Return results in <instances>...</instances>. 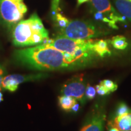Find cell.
<instances>
[{"instance_id":"cell-1","label":"cell","mask_w":131,"mask_h":131,"mask_svg":"<svg viewBox=\"0 0 131 131\" xmlns=\"http://www.w3.org/2000/svg\"><path fill=\"white\" fill-rule=\"evenodd\" d=\"M12 58L16 64L42 72L77 69L90 61L44 45L15 50Z\"/></svg>"},{"instance_id":"cell-2","label":"cell","mask_w":131,"mask_h":131,"mask_svg":"<svg viewBox=\"0 0 131 131\" xmlns=\"http://www.w3.org/2000/svg\"><path fill=\"white\" fill-rule=\"evenodd\" d=\"M11 32L12 43L17 47L37 46L46 43L50 39L49 32L36 12L28 19L18 23Z\"/></svg>"},{"instance_id":"cell-3","label":"cell","mask_w":131,"mask_h":131,"mask_svg":"<svg viewBox=\"0 0 131 131\" xmlns=\"http://www.w3.org/2000/svg\"><path fill=\"white\" fill-rule=\"evenodd\" d=\"M94 41L92 39L75 40L57 35L54 38L49 39L43 45L69 53L77 58L90 61L95 53L93 49Z\"/></svg>"},{"instance_id":"cell-4","label":"cell","mask_w":131,"mask_h":131,"mask_svg":"<svg viewBox=\"0 0 131 131\" xmlns=\"http://www.w3.org/2000/svg\"><path fill=\"white\" fill-rule=\"evenodd\" d=\"M58 35L75 40H89L107 35L108 32L91 21L69 20L65 27L56 30Z\"/></svg>"},{"instance_id":"cell-5","label":"cell","mask_w":131,"mask_h":131,"mask_svg":"<svg viewBox=\"0 0 131 131\" xmlns=\"http://www.w3.org/2000/svg\"><path fill=\"white\" fill-rule=\"evenodd\" d=\"M27 11L23 0H0V23L11 31Z\"/></svg>"},{"instance_id":"cell-6","label":"cell","mask_w":131,"mask_h":131,"mask_svg":"<svg viewBox=\"0 0 131 131\" xmlns=\"http://www.w3.org/2000/svg\"><path fill=\"white\" fill-rule=\"evenodd\" d=\"M94 10L95 17L106 23L113 29H117L118 22L124 21V16L113 7L109 0H91Z\"/></svg>"},{"instance_id":"cell-7","label":"cell","mask_w":131,"mask_h":131,"mask_svg":"<svg viewBox=\"0 0 131 131\" xmlns=\"http://www.w3.org/2000/svg\"><path fill=\"white\" fill-rule=\"evenodd\" d=\"M86 86L83 74L76 75L67 80L61 89V95L72 96L81 103H84Z\"/></svg>"},{"instance_id":"cell-8","label":"cell","mask_w":131,"mask_h":131,"mask_svg":"<svg viewBox=\"0 0 131 131\" xmlns=\"http://www.w3.org/2000/svg\"><path fill=\"white\" fill-rule=\"evenodd\" d=\"M47 77L46 73L38 72L29 74L7 75L3 81L2 89L11 92H14L18 89L20 84L26 82L37 81Z\"/></svg>"},{"instance_id":"cell-9","label":"cell","mask_w":131,"mask_h":131,"mask_svg":"<svg viewBox=\"0 0 131 131\" xmlns=\"http://www.w3.org/2000/svg\"><path fill=\"white\" fill-rule=\"evenodd\" d=\"M105 118L103 112H96L88 119L80 131H103Z\"/></svg>"},{"instance_id":"cell-10","label":"cell","mask_w":131,"mask_h":131,"mask_svg":"<svg viewBox=\"0 0 131 131\" xmlns=\"http://www.w3.org/2000/svg\"><path fill=\"white\" fill-rule=\"evenodd\" d=\"M108 124L110 127H115L120 131H131V110L123 115L115 116Z\"/></svg>"},{"instance_id":"cell-11","label":"cell","mask_w":131,"mask_h":131,"mask_svg":"<svg viewBox=\"0 0 131 131\" xmlns=\"http://www.w3.org/2000/svg\"><path fill=\"white\" fill-rule=\"evenodd\" d=\"M118 12L131 21V2L127 0H112Z\"/></svg>"},{"instance_id":"cell-12","label":"cell","mask_w":131,"mask_h":131,"mask_svg":"<svg viewBox=\"0 0 131 131\" xmlns=\"http://www.w3.org/2000/svg\"><path fill=\"white\" fill-rule=\"evenodd\" d=\"M93 49L96 54L101 57L110 55L111 52L108 47V44L106 40H99L95 41L93 45Z\"/></svg>"},{"instance_id":"cell-13","label":"cell","mask_w":131,"mask_h":131,"mask_svg":"<svg viewBox=\"0 0 131 131\" xmlns=\"http://www.w3.org/2000/svg\"><path fill=\"white\" fill-rule=\"evenodd\" d=\"M76 99L72 96L61 95L58 98V104L63 110L66 112L70 111L73 106L77 103Z\"/></svg>"},{"instance_id":"cell-14","label":"cell","mask_w":131,"mask_h":131,"mask_svg":"<svg viewBox=\"0 0 131 131\" xmlns=\"http://www.w3.org/2000/svg\"><path fill=\"white\" fill-rule=\"evenodd\" d=\"M111 44L115 49L118 50H124L128 46L126 38L123 36L117 35L112 38Z\"/></svg>"},{"instance_id":"cell-15","label":"cell","mask_w":131,"mask_h":131,"mask_svg":"<svg viewBox=\"0 0 131 131\" xmlns=\"http://www.w3.org/2000/svg\"><path fill=\"white\" fill-rule=\"evenodd\" d=\"M101 83L103 85H104L109 90L110 92H113L115 91L118 88L117 85L110 80H104L103 81H101Z\"/></svg>"},{"instance_id":"cell-16","label":"cell","mask_w":131,"mask_h":131,"mask_svg":"<svg viewBox=\"0 0 131 131\" xmlns=\"http://www.w3.org/2000/svg\"><path fill=\"white\" fill-rule=\"evenodd\" d=\"M130 109H129L128 106H127L125 103H121L118 106L117 108V111H116V117L117 116H121L123 115L126 114L129 112V111Z\"/></svg>"},{"instance_id":"cell-17","label":"cell","mask_w":131,"mask_h":131,"mask_svg":"<svg viewBox=\"0 0 131 131\" xmlns=\"http://www.w3.org/2000/svg\"><path fill=\"white\" fill-rule=\"evenodd\" d=\"M96 92L95 88L90 86L89 84L87 85L86 92H85V95H86V98H88L89 100H92L94 98L96 95Z\"/></svg>"},{"instance_id":"cell-18","label":"cell","mask_w":131,"mask_h":131,"mask_svg":"<svg viewBox=\"0 0 131 131\" xmlns=\"http://www.w3.org/2000/svg\"><path fill=\"white\" fill-rule=\"evenodd\" d=\"M95 89L96 92H97V94L100 95H107L110 94V92L108 90L107 88H106L104 85H103L101 83L100 84L96 85L95 86Z\"/></svg>"},{"instance_id":"cell-19","label":"cell","mask_w":131,"mask_h":131,"mask_svg":"<svg viewBox=\"0 0 131 131\" xmlns=\"http://www.w3.org/2000/svg\"><path fill=\"white\" fill-rule=\"evenodd\" d=\"M7 74V70L4 64L0 63V89H2V84L3 80Z\"/></svg>"},{"instance_id":"cell-20","label":"cell","mask_w":131,"mask_h":131,"mask_svg":"<svg viewBox=\"0 0 131 131\" xmlns=\"http://www.w3.org/2000/svg\"><path fill=\"white\" fill-rule=\"evenodd\" d=\"M60 0H52L51 3V14L52 17L58 13Z\"/></svg>"},{"instance_id":"cell-21","label":"cell","mask_w":131,"mask_h":131,"mask_svg":"<svg viewBox=\"0 0 131 131\" xmlns=\"http://www.w3.org/2000/svg\"><path fill=\"white\" fill-rule=\"evenodd\" d=\"M79 107H80L79 104H78V103H77L76 104H75V105L73 106L72 109L71 111H73V112H77V111H78V109H79Z\"/></svg>"},{"instance_id":"cell-22","label":"cell","mask_w":131,"mask_h":131,"mask_svg":"<svg viewBox=\"0 0 131 131\" xmlns=\"http://www.w3.org/2000/svg\"><path fill=\"white\" fill-rule=\"evenodd\" d=\"M88 1H89V0H77V6L78 7V6H80L83 3H86Z\"/></svg>"},{"instance_id":"cell-23","label":"cell","mask_w":131,"mask_h":131,"mask_svg":"<svg viewBox=\"0 0 131 131\" xmlns=\"http://www.w3.org/2000/svg\"><path fill=\"white\" fill-rule=\"evenodd\" d=\"M109 131H120L118 129L116 128L115 127H110V128L109 129Z\"/></svg>"},{"instance_id":"cell-24","label":"cell","mask_w":131,"mask_h":131,"mask_svg":"<svg viewBox=\"0 0 131 131\" xmlns=\"http://www.w3.org/2000/svg\"><path fill=\"white\" fill-rule=\"evenodd\" d=\"M3 101V95L2 92H1V89H0V103Z\"/></svg>"},{"instance_id":"cell-25","label":"cell","mask_w":131,"mask_h":131,"mask_svg":"<svg viewBox=\"0 0 131 131\" xmlns=\"http://www.w3.org/2000/svg\"><path fill=\"white\" fill-rule=\"evenodd\" d=\"M127 1H130V2H131V0H127Z\"/></svg>"}]
</instances>
